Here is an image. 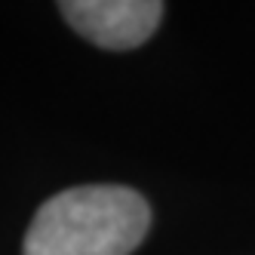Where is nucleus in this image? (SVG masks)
Returning <instances> with one entry per match:
<instances>
[{"label":"nucleus","mask_w":255,"mask_h":255,"mask_svg":"<svg viewBox=\"0 0 255 255\" xmlns=\"http://www.w3.org/2000/svg\"><path fill=\"white\" fill-rule=\"evenodd\" d=\"M151 209L123 185H83L49 197L25 234V255H129Z\"/></svg>","instance_id":"nucleus-1"},{"label":"nucleus","mask_w":255,"mask_h":255,"mask_svg":"<svg viewBox=\"0 0 255 255\" xmlns=\"http://www.w3.org/2000/svg\"><path fill=\"white\" fill-rule=\"evenodd\" d=\"M65 19L86 40L105 49H132L144 43L160 25L163 3L157 0H68Z\"/></svg>","instance_id":"nucleus-2"}]
</instances>
